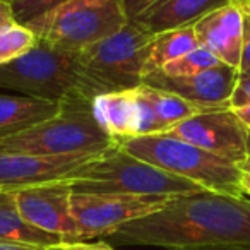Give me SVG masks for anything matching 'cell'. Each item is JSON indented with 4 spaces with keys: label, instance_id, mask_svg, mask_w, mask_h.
<instances>
[{
    "label": "cell",
    "instance_id": "6da1fadb",
    "mask_svg": "<svg viewBox=\"0 0 250 250\" xmlns=\"http://www.w3.org/2000/svg\"><path fill=\"white\" fill-rule=\"evenodd\" d=\"M110 236L124 245L170 250L202 245L250 247V199L209 190L177 195L160 211L127 223Z\"/></svg>",
    "mask_w": 250,
    "mask_h": 250
},
{
    "label": "cell",
    "instance_id": "7a4b0ae2",
    "mask_svg": "<svg viewBox=\"0 0 250 250\" xmlns=\"http://www.w3.org/2000/svg\"><path fill=\"white\" fill-rule=\"evenodd\" d=\"M67 184L72 192L177 197L204 192L201 185L132 156L118 144L98 153Z\"/></svg>",
    "mask_w": 250,
    "mask_h": 250
},
{
    "label": "cell",
    "instance_id": "3957f363",
    "mask_svg": "<svg viewBox=\"0 0 250 250\" xmlns=\"http://www.w3.org/2000/svg\"><path fill=\"white\" fill-rule=\"evenodd\" d=\"M118 146L146 163L201 185L204 190L238 197L243 195L240 188L242 170L238 165L178 137L149 134L125 141Z\"/></svg>",
    "mask_w": 250,
    "mask_h": 250
},
{
    "label": "cell",
    "instance_id": "277c9868",
    "mask_svg": "<svg viewBox=\"0 0 250 250\" xmlns=\"http://www.w3.org/2000/svg\"><path fill=\"white\" fill-rule=\"evenodd\" d=\"M151 36L136 21H129L115 35L77 52L87 100L139 87L144 79L146 48Z\"/></svg>",
    "mask_w": 250,
    "mask_h": 250
},
{
    "label": "cell",
    "instance_id": "5b68a950",
    "mask_svg": "<svg viewBox=\"0 0 250 250\" xmlns=\"http://www.w3.org/2000/svg\"><path fill=\"white\" fill-rule=\"evenodd\" d=\"M0 87L62 103L91 101L84 94L77 52L57 48L42 40L19 59L0 63Z\"/></svg>",
    "mask_w": 250,
    "mask_h": 250
},
{
    "label": "cell",
    "instance_id": "8992f818",
    "mask_svg": "<svg viewBox=\"0 0 250 250\" xmlns=\"http://www.w3.org/2000/svg\"><path fill=\"white\" fill-rule=\"evenodd\" d=\"M129 21L122 0H67L24 26L42 42L81 52L120 31Z\"/></svg>",
    "mask_w": 250,
    "mask_h": 250
},
{
    "label": "cell",
    "instance_id": "52a82bcc",
    "mask_svg": "<svg viewBox=\"0 0 250 250\" xmlns=\"http://www.w3.org/2000/svg\"><path fill=\"white\" fill-rule=\"evenodd\" d=\"M115 146L93 115L91 101L70 100L59 115L0 141V151L29 154L101 153Z\"/></svg>",
    "mask_w": 250,
    "mask_h": 250
},
{
    "label": "cell",
    "instance_id": "ba28073f",
    "mask_svg": "<svg viewBox=\"0 0 250 250\" xmlns=\"http://www.w3.org/2000/svg\"><path fill=\"white\" fill-rule=\"evenodd\" d=\"M171 197L134 194H93L72 192V218L76 240L87 242L96 236H110L130 221L160 211Z\"/></svg>",
    "mask_w": 250,
    "mask_h": 250
},
{
    "label": "cell",
    "instance_id": "9c48e42d",
    "mask_svg": "<svg viewBox=\"0 0 250 250\" xmlns=\"http://www.w3.org/2000/svg\"><path fill=\"white\" fill-rule=\"evenodd\" d=\"M249 130L233 108L225 106L201 111L165 134L240 165L249 156Z\"/></svg>",
    "mask_w": 250,
    "mask_h": 250
},
{
    "label": "cell",
    "instance_id": "30bf717a",
    "mask_svg": "<svg viewBox=\"0 0 250 250\" xmlns=\"http://www.w3.org/2000/svg\"><path fill=\"white\" fill-rule=\"evenodd\" d=\"M11 192L14 204L24 221L42 231L62 238L63 243L76 240L72 218V188L67 182L31 185Z\"/></svg>",
    "mask_w": 250,
    "mask_h": 250
},
{
    "label": "cell",
    "instance_id": "8fae6325",
    "mask_svg": "<svg viewBox=\"0 0 250 250\" xmlns=\"http://www.w3.org/2000/svg\"><path fill=\"white\" fill-rule=\"evenodd\" d=\"M96 154H29L0 151V188L14 190L31 185L69 182L74 173Z\"/></svg>",
    "mask_w": 250,
    "mask_h": 250
},
{
    "label": "cell",
    "instance_id": "7c38bea8",
    "mask_svg": "<svg viewBox=\"0 0 250 250\" xmlns=\"http://www.w3.org/2000/svg\"><path fill=\"white\" fill-rule=\"evenodd\" d=\"M238 79V69L219 63L212 69L188 77H171L161 70H154L144 76L143 84L177 94L202 110H212L231 106L229 100Z\"/></svg>",
    "mask_w": 250,
    "mask_h": 250
},
{
    "label": "cell",
    "instance_id": "4fadbf2b",
    "mask_svg": "<svg viewBox=\"0 0 250 250\" xmlns=\"http://www.w3.org/2000/svg\"><path fill=\"white\" fill-rule=\"evenodd\" d=\"M91 108L100 127L115 144L139 136L158 134L153 111L137 93V87L100 94L93 100Z\"/></svg>",
    "mask_w": 250,
    "mask_h": 250
},
{
    "label": "cell",
    "instance_id": "5bb4252c",
    "mask_svg": "<svg viewBox=\"0 0 250 250\" xmlns=\"http://www.w3.org/2000/svg\"><path fill=\"white\" fill-rule=\"evenodd\" d=\"M199 45L221 63L240 69L243 48V9L238 2L209 12L194 24Z\"/></svg>",
    "mask_w": 250,
    "mask_h": 250
},
{
    "label": "cell",
    "instance_id": "9a60e30c",
    "mask_svg": "<svg viewBox=\"0 0 250 250\" xmlns=\"http://www.w3.org/2000/svg\"><path fill=\"white\" fill-rule=\"evenodd\" d=\"M231 2L235 0H161L134 21L147 33L156 35L170 29L194 26L209 12L225 7Z\"/></svg>",
    "mask_w": 250,
    "mask_h": 250
},
{
    "label": "cell",
    "instance_id": "2e32d148",
    "mask_svg": "<svg viewBox=\"0 0 250 250\" xmlns=\"http://www.w3.org/2000/svg\"><path fill=\"white\" fill-rule=\"evenodd\" d=\"M62 101L26 94H0V141L18 136L62 111Z\"/></svg>",
    "mask_w": 250,
    "mask_h": 250
},
{
    "label": "cell",
    "instance_id": "e0dca14e",
    "mask_svg": "<svg viewBox=\"0 0 250 250\" xmlns=\"http://www.w3.org/2000/svg\"><path fill=\"white\" fill-rule=\"evenodd\" d=\"M0 242L29 243L45 249L63 243L60 236L42 231L24 221L16 208L11 192L7 190H0Z\"/></svg>",
    "mask_w": 250,
    "mask_h": 250
},
{
    "label": "cell",
    "instance_id": "ac0fdd59",
    "mask_svg": "<svg viewBox=\"0 0 250 250\" xmlns=\"http://www.w3.org/2000/svg\"><path fill=\"white\" fill-rule=\"evenodd\" d=\"M197 46L201 45H199V40L195 36L194 26L156 33L151 36L149 43H147L144 76L163 69L167 63L180 59L182 55L192 52Z\"/></svg>",
    "mask_w": 250,
    "mask_h": 250
},
{
    "label": "cell",
    "instance_id": "d6986e66",
    "mask_svg": "<svg viewBox=\"0 0 250 250\" xmlns=\"http://www.w3.org/2000/svg\"><path fill=\"white\" fill-rule=\"evenodd\" d=\"M137 93L141 94V98L146 101L147 106L153 111L158 134L168 132V130L177 127L184 120L204 111L202 108L188 103V101H185L184 98L177 96V94L168 93V91L163 89H156V87H151L147 84H141L137 87Z\"/></svg>",
    "mask_w": 250,
    "mask_h": 250
},
{
    "label": "cell",
    "instance_id": "ffe728a7",
    "mask_svg": "<svg viewBox=\"0 0 250 250\" xmlns=\"http://www.w3.org/2000/svg\"><path fill=\"white\" fill-rule=\"evenodd\" d=\"M36 36L28 26L12 21L0 28V63H7L28 53L36 45Z\"/></svg>",
    "mask_w": 250,
    "mask_h": 250
},
{
    "label": "cell",
    "instance_id": "44dd1931",
    "mask_svg": "<svg viewBox=\"0 0 250 250\" xmlns=\"http://www.w3.org/2000/svg\"><path fill=\"white\" fill-rule=\"evenodd\" d=\"M219 60L209 52L204 46H197L192 52L182 55L180 59L173 60V62L167 63L163 69H160L163 74L171 77H188V76H195L199 72H204L208 69L219 65Z\"/></svg>",
    "mask_w": 250,
    "mask_h": 250
},
{
    "label": "cell",
    "instance_id": "7402d4cb",
    "mask_svg": "<svg viewBox=\"0 0 250 250\" xmlns=\"http://www.w3.org/2000/svg\"><path fill=\"white\" fill-rule=\"evenodd\" d=\"M63 2H67V0H11L9 4H11L16 22L26 24L38 16L59 7Z\"/></svg>",
    "mask_w": 250,
    "mask_h": 250
},
{
    "label": "cell",
    "instance_id": "603a6c76",
    "mask_svg": "<svg viewBox=\"0 0 250 250\" xmlns=\"http://www.w3.org/2000/svg\"><path fill=\"white\" fill-rule=\"evenodd\" d=\"M243 9V48H242V62H240L238 72L243 74L250 69V12Z\"/></svg>",
    "mask_w": 250,
    "mask_h": 250
},
{
    "label": "cell",
    "instance_id": "cb8c5ba5",
    "mask_svg": "<svg viewBox=\"0 0 250 250\" xmlns=\"http://www.w3.org/2000/svg\"><path fill=\"white\" fill-rule=\"evenodd\" d=\"M249 103H250V77H240L235 86V91L231 94L229 104H231V108H238Z\"/></svg>",
    "mask_w": 250,
    "mask_h": 250
},
{
    "label": "cell",
    "instance_id": "d4e9b609",
    "mask_svg": "<svg viewBox=\"0 0 250 250\" xmlns=\"http://www.w3.org/2000/svg\"><path fill=\"white\" fill-rule=\"evenodd\" d=\"M158 2H161V0H122V4H124V7H125V12H127L130 21L141 18L147 9L156 5Z\"/></svg>",
    "mask_w": 250,
    "mask_h": 250
},
{
    "label": "cell",
    "instance_id": "484cf974",
    "mask_svg": "<svg viewBox=\"0 0 250 250\" xmlns=\"http://www.w3.org/2000/svg\"><path fill=\"white\" fill-rule=\"evenodd\" d=\"M46 250H115L104 242H70L60 243V245L50 247Z\"/></svg>",
    "mask_w": 250,
    "mask_h": 250
},
{
    "label": "cell",
    "instance_id": "4316f807",
    "mask_svg": "<svg viewBox=\"0 0 250 250\" xmlns=\"http://www.w3.org/2000/svg\"><path fill=\"white\" fill-rule=\"evenodd\" d=\"M175 250H250L247 245H202V247H185Z\"/></svg>",
    "mask_w": 250,
    "mask_h": 250
},
{
    "label": "cell",
    "instance_id": "83f0119b",
    "mask_svg": "<svg viewBox=\"0 0 250 250\" xmlns=\"http://www.w3.org/2000/svg\"><path fill=\"white\" fill-rule=\"evenodd\" d=\"M0 250H46L45 247L29 245V243L19 242H0Z\"/></svg>",
    "mask_w": 250,
    "mask_h": 250
},
{
    "label": "cell",
    "instance_id": "f1b7e54d",
    "mask_svg": "<svg viewBox=\"0 0 250 250\" xmlns=\"http://www.w3.org/2000/svg\"><path fill=\"white\" fill-rule=\"evenodd\" d=\"M16 21L14 19V14H12V9H11V4L9 2H4V0H0V28L9 22Z\"/></svg>",
    "mask_w": 250,
    "mask_h": 250
},
{
    "label": "cell",
    "instance_id": "f546056e",
    "mask_svg": "<svg viewBox=\"0 0 250 250\" xmlns=\"http://www.w3.org/2000/svg\"><path fill=\"white\" fill-rule=\"evenodd\" d=\"M233 111L236 113V117L243 122L250 129V103L249 104H243V106H238V108H233Z\"/></svg>",
    "mask_w": 250,
    "mask_h": 250
},
{
    "label": "cell",
    "instance_id": "4dcf8cb0",
    "mask_svg": "<svg viewBox=\"0 0 250 250\" xmlns=\"http://www.w3.org/2000/svg\"><path fill=\"white\" fill-rule=\"evenodd\" d=\"M240 188L243 195H250V173H242L240 178Z\"/></svg>",
    "mask_w": 250,
    "mask_h": 250
},
{
    "label": "cell",
    "instance_id": "1f68e13d",
    "mask_svg": "<svg viewBox=\"0 0 250 250\" xmlns=\"http://www.w3.org/2000/svg\"><path fill=\"white\" fill-rule=\"evenodd\" d=\"M238 168L242 170V173H250V154L238 165Z\"/></svg>",
    "mask_w": 250,
    "mask_h": 250
},
{
    "label": "cell",
    "instance_id": "d6a6232c",
    "mask_svg": "<svg viewBox=\"0 0 250 250\" xmlns=\"http://www.w3.org/2000/svg\"><path fill=\"white\" fill-rule=\"evenodd\" d=\"M235 2H238V4H242V5H249L250 7V0H235Z\"/></svg>",
    "mask_w": 250,
    "mask_h": 250
},
{
    "label": "cell",
    "instance_id": "836d02e7",
    "mask_svg": "<svg viewBox=\"0 0 250 250\" xmlns=\"http://www.w3.org/2000/svg\"><path fill=\"white\" fill-rule=\"evenodd\" d=\"M240 77H250V69H249V70H247V72L240 74Z\"/></svg>",
    "mask_w": 250,
    "mask_h": 250
},
{
    "label": "cell",
    "instance_id": "e575fe53",
    "mask_svg": "<svg viewBox=\"0 0 250 250\" xmlns=\"http://www.w3.org/2000/svg\"><path fill=\"white\" fill-rule=\"evenodd\" d=\"M247 149H249V154H250V130H249V143H247Z\"/></svg>",
    "mask_w": 250,
    "mask_h": 250
},
{
    "label": "cell",
    "instance_id": "d590c367",
    "mask_svg": "<svg viewBox=\"0 0 250 250\" xmlns=\"http://www.w3.org/2000/svg\"><path fill=\"white\" fill-rule=\"evenodd\" d=\"M240 5H242V4H240ZM243 7H245V9H247V11H249V12H250V7H249V5H243Z\"/></svg>",
    "mask_w": 250,
    "mask_h": 250
},
{
    "label": "cell",
    "instance_id": "8d00e7d4",
    "mask_svg": "<svg viewBox=\"0 0 250 250\" xmlns=\"http://www.w3.org/2000/svg\"><path fill=\"white\" fill-rule=\"evenodd\" d=\"M4 2H11V0H4Z\"/></svg>",
    "mask_w": 250,
    "mask_h": 250
},
{
    "label": "cell",
    "instance_id": "74e56055",
    "mask_svg": "<svg viewBox=\"0 0 250 250\" xmlns=\"http://www.w3.org/2000/svg\"><path fill=\"white\" fill-rule=\"evenodd\" d=\"M0 190H2V188H0Z\"/></svg>",
    "mask_w": 250,
    "mask_h": 250
}]
</instances>
